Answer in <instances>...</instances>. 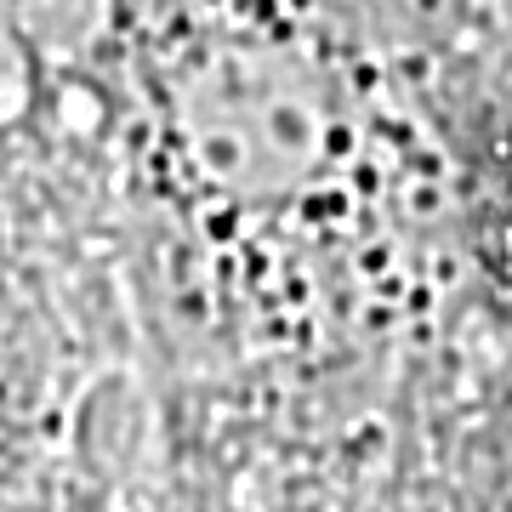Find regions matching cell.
I'll return each mask as SVG.
<instances>
[{
    "label": "cell",
    "instance_id": "obj_1",
    "mask_svg": "<svg viewBox=\"0 0 512 512\" xmlns=\"http://www.w3.org/2000/svg\"><path fill=\"white\" fill-rule=\"evenodd\" d=\"M501 262L512 274V154H507V194H501Z\"/></svg>",
    "mask_w": 512,
    "mask_h": 512
},
{
    "label": "cell",
    "instance_id": "obj_2",
    "mask_svg": "<svg viewBox=\"0 0 512 512\" xmlns=\"http://www.w3.org/2000/svg\"><path fill=\"white\" fill-rule=\"evenodd\" d=\"M501 6H507V12H512V0H501Z\"/></svg>",
    "mask_w": 512,
    "mask_h": 512
}]
</instances>
